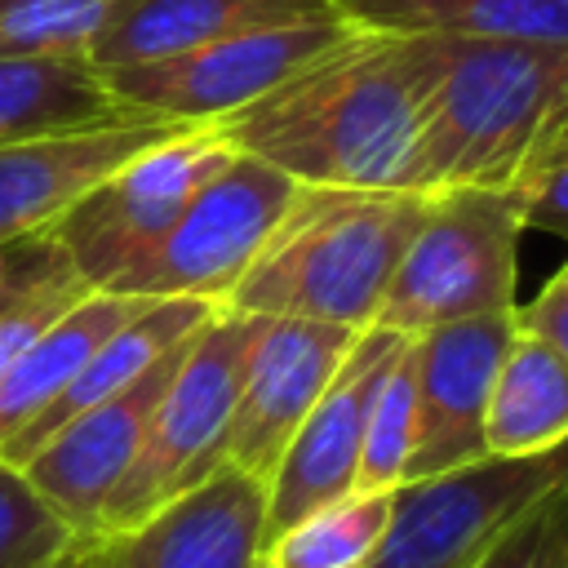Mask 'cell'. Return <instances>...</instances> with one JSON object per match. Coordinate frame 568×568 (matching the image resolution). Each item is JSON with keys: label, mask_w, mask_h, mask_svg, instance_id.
Here are the masks:
<instances>
[{"label": "cell", "mask_w": 568, "mask_h": 568, "mask_svg": "<svg viewBox=\"0 0 568 568\" xmlns=\"http://www.w3.org/2000/svg\"><path fill=\"white\" fill-rule=\"evenodd\" d=\"M448 36L351 27L213 133L302 186L404 191Z\"/></svg>", "instance_id": "obj_1"}, {"label": "cell", "mask_w": 568, "mask_h": 568, "mask_svg": "<svg viewBox=\"0 0 568 568\" xmlns=\"http://www.w3.org/2000/svg\"><path fill=\"white\" fill-rule=\"evenodd\" d=\"M568 115V44L448 36L404 191H506Z\"/></svg>", "instance_id": "obj_2"}, {"label": "cell", "mask_w": 568, "mask_h": 568, "mask_svg": "<svg viewBox=\"0 0 568 568\" xmlns=\"http://www.w3.org/2000/svg\"><path fill=\"white\" fill-rule=\"evenodd\" d=\"M426 209L430 195L417 191L302 186L222 306L364 333Z\"/></svg>", "instance_id": "obj_3"}, {"label": "cell", "mask_w": 568, "mask_h": 568, "mask_svg": "<svg viewBox=\"0 0 568 568\" xmlns=\"http://www.w3.org/2000/svg\"><path fill=\"white\" fill-rule=\"evenodd\" d=\"M266 315L217 306L186 342L155 413L142 435V448L115 493L102 506L93 532H115L178 497L182 488L200 484L209 470L222 466V439L235 413V395L262 333Z\"/></svg>", "instance_id": "obj_4"}, {"label": "cell", "mask_w": 568, "mask_h": 568, "mask_svg": "<svg viewBox=\"0 0 568 568\" xmlns=\"http://www.w3.org/2000/svg\"><path fill=\"white\" fill-rule=\"evenodd\" d=\"M519 235L524 213L515 186L430 195V209L413 231L373 324L417 337L439 324L515 311Z\"/></svg>", "instance_id": "obj_5"}, {"label": "cell", "mask_w": 568, "mask_h": 568, "mask_svg": "<svg viewBox=\"0 0 568 568\" xmlns=\"http://www.w3.org/2000/svg\"><path fill=\"white\" fill-rule=\"evenodd\" d=\"M302 182L235 151L178 213V222L111 284L129 297H195L222 306L257 262Z\"/></svg>", "instance_id": "obj_6"}, {"label": "cell", "mask_w": 568, "mask_h": 568, "mask_svg": "<svg viewBox=\"0 0 568 568\" xmlns=\"http://www.w3.org/2000/svg\"><path fill=\"white\" fill-rule=\"evenodd\" d=\"M568 493V439L528 457H484L475 466L404 484L390 528L364 568H466L497 532Z\"/></svg>", "instance_id": "obj_7"}, {"label": "cell", "mask_w": 568, "mask_h": 568, "mask_svg": "<svg viewBox=\"0 0 568 568\" xmlns=\"http://www.w3.org/2000/svg\"><path fill=\"white\" fill-rule=\"evenodd\" d=\"M231 155L235 146H226L213 124L178 129L89 186L49 231L89 288H111Z\"/></svg>", "instance_id": "obj_8"}, {"label": "cell", "mask_w": 568, "mask_h": 568, "mask_svg": "<svg viewBox=\"0 0 568 568\" xmlns=\"http://www.w3.org/2000/svg\"><path fill=\"white\" fill-rule=\"evenodd\" d=\"M351 22H297L226 36L173 58L102 71L106 89L129 115L173 120V124H217L240 106L257 102L275 84H284L297 67L342 40Z\"/></svg>", "instance_id": "obj_9"}, {"label": "cell", "mask_w": 568, "mask_h": 568, "mask_svg": "<svg viewBox=\"0 0 568 568\" xmlns=\"http://www.w3.org/2000/svg\"><path fill=\"white\" fill-rule=\"evenodd\" d=\"M266 479L217 466L129 528L80 537L62 568H262Z\"/></svg>", "instance_id": "obj_10"}, {"label": "cell", "mask_w": 568, "mask_h": 568, "mask_svg": "<svg viewBox=\"0 0 568 568\" xmlns=\"http://www.w3.org/2000/svg\"><path fill=\"white\" fill-rule=\"evenodd\" d=\"M515 337V311L439 324L413 337V453L404 484H422L488 457L484 408Z\"/></svg>", "instance_id": "obj_11"}, {"label": "cell", "mask_w": 568, "mask_h": 568, "mask_svg": "<svg viewBox=\"0 0 568 568\" xmlns=\"http://www.w3.org/2000/svg\"><path fill=\"white\" fill-rule=\"evenodd\" d=\"M404 342H408L404 333L377 324L355 337V346L346 351L333 382L320 390V399L311 404V413L302 417V426L293 430L284 457L266 479V546L302 515L355 493L368 408L382 373L390 368Z\"/></svg>", "instance_id": "obj_12"}, {"label": "cell", "mask_w": 568, "mask_h": 568, "mask_svg": "<svg viewBox=\"0 0 568 568\" xmlns=\"http://www.w3.org/2000/svg\"><path fill=\"white\" fill-rule=\"evenodd\" d=\"M355 337L359 333L342 324L266 315L235 395L226 439H222V466L271 479L293 430L302 426L320 390L333 382Z\"/></svg>", "instance_id": "obj_13"}, {"label": "cell", "mask_w": 568, "mask_h": 568, "mask_svg": "<svg viewBox=\"0 0 568 568\" xmlns=\"http://www.w3.org/2000/svg\"><path fill=\"white\" fill-rule=\"evenodd\" d=\"M186 342H178L173 351H164L142 377H133L115 395L98 399L93 408L75 413L71 422H62L18 466L36 484V493L80 537H93L106 497L115 493V484L133 466V457L142 448V435L151 426V413H155V404H160V395H164V386H169V377H173Z\"/></svg>", "instance_id": "obj_14"}, {"label": "cell", "mask_w": 568, "mask_h": 568, "mask_svg": "<svg viewBox=\"0 0 568 568\" xmlns=\"http://www.w3.org/2000/svg\"><path fill=\"white\" fill-rule=\"evenodd\" d=\"M173 120H120L102 129H75L31 142L0 146V248L49 231L89 186L115 173L129 155L146 151L151 142L173 138Z\"/></svg>", "instance_id": "obj_15"}, {"label": "cell", "mask_w": 568, "mask_h": 568, "mask_svg": "<svg viewBox=\"0 0 568 568\" xmlns=\"http://www.w3.org/2000/svg\"><path fill=\"white\" fill-rule=\"evenodd\" d=\"M337 18V0H120L89 44V62L98 71H120L244 31Z\"/></svg>", "instance_id": "obj_16"}, {"label": "cell", "mask_w": 568, "mask_h": 568, "mask_svg": "<svg viewBox=\"0 0 568 568\" xmlns=\"http://www.w3.org/2000/svg\"><path fill=\"white\" fill-rule=\"evenodd\" d=\"M213 311H217L213 302H195V297H151L138 315H129V320L84 359V368L67 382V390H62L31 426H22L13 439L0 444V462L22 466L62 422H71L75 413L93 408L98 399H106V395H115L120 386H129L133 377H142L164 351H173L178 342H186Z\"/></svg>", "instance_id": "obj_17"}, {"label": "cell", "mask_w": 568, "mask_h": 568, "mask_svg": "<svg viewBox=\"0 0 568 568\" xmlns=\"http://www.w3.org/2000/svg\"><path fill=\"white\" fill-rule=\"evenodd\" d=\"M129 115L106 75L89 62V53H40V58H0V146L102 129Z\"/></svg>", "instance_id": "obj_18"}, {"label": "cell", "mask_w": 568, "mask_h": 568, "mask_svg": "<svg viewBox=\"0 0 568 568\" xmlns=\"http://www.w3.org/2000/svg\"><path fill=\"white\" fill-rule=\"evenodd\" d=\"M151 297H129L111 288L84 293L71 311H62L4 373H0V444L31 426L84 368V359Z\"/></svg>", "instance_id": "obj_19"}, {"label": "cell", "mask_w": 568, "mask_h": 568, "mask_svg": "<svg viewBox=\"0 0 568 568\" xmlns=\"http://www.w3.org/2000/svg\"><path fill=\"white\" fill-rule=\"evenodd\" d=\"M568 439V359L515 328L484 408L488 457H528Z\"/></svg>", "instance_id": "obj_20"}, {"label": "cell", "mask_w": 568, "mask_h": 568, "mask_svg": "<svg viewBox=\"0 0 568 568\" xmlns=\"http://www.w3.org/2000/svg\"><path fill=\"white\" fill-rule=\"evenodd\" d=\"M337 13L368 31L568 44V0H337Z\"/></svg>", "instance_id": "obj_21"}, {"label": "cell", "mask_w": 568, "mask_h": 568, "mask_svg": "<svg viewBox=\"0 0 568 568\" xmlns=\"http://www.w3.org/2000/svg\"><path fill=\"white\" fill-rule=\"evenodd\" d=\"M84 293V275L71 266L53 231L22 235L0 248V373Z\"/></svg>", "instance_id": "obj_22"}, {"label": "cell", "mask_w": 568, "mask_h": 568, "mask_svg": "<svg viewBox=\"0 0 568 568\" xmlns=\"http://www.w3.org/2000/svg\"><path fill=\"white\" fill-rule=\"evenodd\" d=\"M395 515V493H346L288 524L262 555V568H364Z\"/></svg>", "instance_id": "obj_23"}, {"label": "cell", "mask_w": 568, "mask_h": 568, "mask_svg": "<svg viewBox=\"0 0 568 568\" xmlns=\"http://www.w3.org/2000/svg\"><path fill=\"white\" fill-rule=\"evenodd\" d=\"M413 453V337L399 346L377 382L364 448L355 466V493H399Z\"/></svg>", "instance_id": "obj_24"}, {"label": "cell", "mask_w": 568, "mask_h": 568, "mask_svg": "<svg viewBox=\"0 0 568 568\" xmlns=\"http://www.w3.org/2000/svg\"><path fill=\"white\" fill-rule=\"evenodd\" d=\"M120 0H0V58L89 53Z\"/></svg>", "instance_id": "obj_25"}, {"label": "cell", "mask_w": 568, "mask_h": 568, "mask_svg": "<svg viewBox=\"0 0 568 568\" xmlns=\"http://www.w3.org/2000/svg\"><path fill=\"white\" fill-rule=\"evenodd\" d=\"M80 532L36 493V484L0 462V568H62Z\"/></svg>", "instance_id": "obj_26"}, {"label": "cell", "mask_w": 568, "mask_h": 568, "mask_svg": "<svg viewBox=\"0 0 568 568\" xmlns=\"http://www.w3.org/2000/svg\"><path fill=\"white\" fill-rule=\"evenodd\" d=\"M564 497L568 493L550 497L546 506H537L532 515H524L519 524L497 532L466 568H550V550L564 528Z\"/></svg>", "instance_id": "obj_27"}, {"label": "cell", "mask_w": 568, "mask_h": 568, "mask_svg": "<svg viewBox=\"0 0 568 568\" xmlns=\"http://www.w3.org/2000/svg\"><path fill=\"white\" fill-rule=\"evenodd\" d=\"M515 200L524 213V231H550L568 240V160L515 182Z\"/></svg>", "instance_id": "obj_28"}, {"label": "cell", "mask_w": 568, "mask_h": 568, "mask_svg": "<svg viewBox=\"0 0 568 568\" xmlns=\"http://www.w3.org/2000/svg\"><path fill=\"white\" fill-rule=\"evenodd\" d=\"M515 328L541 337L568 359V262L550 275V284L528 306H515Z\"/></svg>", "instance_id": "obj_29"}, {"label": "cell", "mask_w": 568, "mask_h": 568, "mask_svg": "<svg viewBox=\"0 0 568 568\" xmlns=\"http://www.w3.org/2000/svg\"><path fill=\"white\" fill-rule=\"evenodd\" d=\"M564 160H568V115H564V120H559V129L541 142V151H537V160H532V169H528V173L550 169V164H564ZM528 173H524V178H528ZM524 178H519V182H524Z\"/></svg>", "instance_id": "obj_30"}, {"label": "cell", "mask_w": 568, "mask_h": 568, "mask_svg": "<svg viewBox=\"0 0 568 568\" xmlns=\"http://www.w3.org/2000/svg\"><path fill=\"white\" fill-rule=\"evenodd\" d=\"M550 568H568V537L555 546V555H550Z\"/></svg>", "instance_id": "obj_31"}]
</instances>
